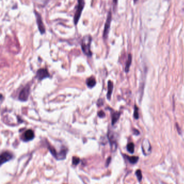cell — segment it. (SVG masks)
Instances as JSON below:
<instances>
[{"label": "cell", "instance_id": "1", "mask_svg": "<svg viewBox=\"0 0 184 184\" xmlns=\"http://www.w3.org/2000/svg\"><path fill=\"white\" fill-rule=\"evenodd\" d=\"M92 42V37L90 35L84 36L82 40L81 48L83 52L88 57L92 56V51L91 50V44Z\"/></svg>", "mask_w": 184, "mask_h": 184}, {"label": "cell", "instance_id": "2", "mask_svg": "<svg viewBox=\"0 0 184 184\" xmlns=\"http://www.w3.org/2000/svg\"><path fill=\"white\" fill-rule=\"evenodd\" d=\"M85 6L84 0H78V4L76 7L75 14L74 15V22L75 25H77L80 20L82 12Z\"/></svg>", "mask_w": 184, "mask_h": 184}, {"label": "cell", "instance_id": "3", "mask_svg": "<svg viewBox=\"0 0 184 184\" xmlns=\"http://www.w3.org/2000/svg\"><path fill=\"white\" fill-rule=\"evenodd\" d=\"M112 21V14L111 11L108 12V16H107V20L105 22L104 25V29L103 31V37L104 39H107L108 37V33L110 29L111 22Z\"/></svg>", "mask_w": 184, "mask_h": 184}, {"label": "cell", "instance_id": "4", "mask_svg": "<svg viewBox=\"0 0 184 184\" xmlns=\"http://www.w3.org/2000/svg\"><path fill=\"white\" fill-rule=\"evenodd\" d=\"M30 88L29 85H27L25 88H23L19 94V99L22 102H25L28 100V97L30 94Z\"/></svg>", "mask_w": 184, "mask_h": 184}, {"label": "cell", "instance_id": "5", "mask_svg": "<svg viewBox=\"0 0 184 184\" xmlns=\"http://www.w3.org/2000/svg\"><path fill=\"white\" fill-rule=\"evenodd\" d=\"M34 13H35V17L36 19V22H37L39 31L41 34H44L45 33V28L44 27V23H43L41 15L39 14V13L36 11H34Z\"/></svg>", "mask_w": 184, "mask_h": 184}, {"label": "cell", "instance_id": "6", "mask_svg": "<svg viewBox=\"0 0 184 184\" xmlns=\"http://www.w3.org/2000/svg\"><path fill=\"white\" fill-rule=\"evenodd\" d=\"M141 149L144 154L145 155H149L151 152L152 147L149 140L147 139H144L142 142Z\"/></svg>", "mask_w": 184, "mask_h": 184}, {"label": "cell", "instance_id": "7", "mask_svg": "<svg viewBox=\"0 0 184 184\" xmlns=\"http://www.w3.org/2000/svg\"><path fill=\"white\" fill-rule=\"evenodd\" d=\"M50 75L48 70L42 68L37 70L36 77L39 80H41L43 79H45L46 78L50 77Z\"/></svg>", "mask_w": 184, "mask_h": 184}, {"label": "cell", "instance_id": "8", "mask_svg": "<svg viewBox=\"0 0 184 184\" xmlns=\"http://www.w3.org/2000/svg\"><path fill=\"white\" fill-rule=\"evenodd\" d=\"M13 157V155L12 154H10V152H3L1 154V160H0V163H1V165H2L4 164L6 162H8L9 160L12 159Z\"/></svg>", "mask_w": 184, "mask_h": 184}, {"label": "cell", "instance_id": "9", "mask_svg": "<svg viewBox=\"0 0 184 184\" xmlns=\"http://www.w3.org/2000/svg\"><path fill=\"white\" fill-rule=\"evenodd\" d=\"M34 138V133L33 130H28L25 132L23 139L25 140V141H28L33 140Z\"/></svg>", "mask_w": 184, "mask_h": 184}, {"label": "cell", "instance_id": "10", "mask_svg": "<svg viewBox=\"0 0 184 184\" xmlns=\"http://www.w3.org/2000/svg\"><path fill=\"white\" fill-rule=\"evenodd\" d=\"M86 83L87 86L89 88H94L96 84V81L94 77H91L88 78L86 80Z\"/></svg>", "mask_w": 184, "mask_h": 184}, {"label": "cell", "instance_id": "11", "mask_svg": "<svg viewBox=\"0 0 184 184\" xmlns=\"http://www.w3.org/2000/svg\"><path fill=\"white\" fill-rule=\"evenodd\" d=\"M113 83L111 80H109L108 82V91L107 96V98L108 99V100H110L111 99V94L113 92Z\"/></svg>", "mask_w": 184, "mask_h": 184}, {"label": "cell", "instance_id": "12", "mask_svg": "<svg viewBox=\"0 0 184 184\" xmlns=\"http://www.w3.org/2000/svg\"><path fill=\"white\" fill-rule=\"evenodd\" d=\"M121 116V113L115 112L112 115V125H113L118 121Z\"/></svg>", "mask_w": 184, "mask_h": 184}, {"label": "cell", "instance_id": "13", "mask_svg": "<svg viewBox=\"0 0 184 184\" xmlns=\"http://www.w3.org/2000/svg\"><path fill=\"white\" fill-rule=\"evenodd\" d=\"M132 56L131 54H129L128 55V58H127V61L126 63V66H125V71L126 72H128L130 69V67L131 66V63H132Z\"/></svg>", "mask_w": 184, "mask_h": 184}, {"label": "cell", "instance_id": "14", "mask_svg": "<svg viewBox=\"0 0 184 184\" xmlns=\"http://www.w3.org/2000/svg\"><path fill=\"white\" fill-rule=\"evenodd\" d=\"M127 159L129 160V162L131 163V164H135L137 163V162L138 161L139 158L138 157H136V156H132V157H130L128 155H125Z\"/></svg>", "mask_w": 184, "mask_h": 184}, {"label": "cell", "instance_id": "15", "mask_svg": "<svg viewBox=\"0 0 184 184\" xmlns=\"http://www.w3.org/2000/svg\"><path fill=\"white\" fill-rule=\"evenodd\" d=\"M67 151L66 150H62L61 152L59 154H57V156L56 158H57L58 160L64 159L66 158L67 155Z\"/></svg>", "mask_w": 184, "mask_h": 184}, {"label": "cell", "instance_id": "16", "mask_svg": "<svg viewBox=\"0 0 184 184\" xmlns=\"http://www.w3.org/2000/svg\"><path fill=\"white\" fill-rule=\"evenodd\" d=\"M127 150L130 154H133L135 151V145L133 143H130L127 145Z\"/></svg>", "mask_w": 184, "mask_h": 184}, {"label": "cell", "instance_id": "17", "mask_svg": "<svg viewBox=\"0 0 184 184\" xmlns=\"http://www.w3.org/2000/svg\"><path fill=\"white\" fill-rule=\"evenodd\" d=\"M80 159L79 158L76 157H74L72 158V163L74 165H77L80 163Z\"/></svg>", "mask_w": 184, "mask_h": 184}, {"label": "cell", "instance_id": "18", "mask_svg": "<svg viewBox=\"0 0 184 184\" xmlns=\"http://www.w3.org/2000/svg\"><path fill=\"white\" fill-rule=\"evenodd\" d=\"M136 174L137 176V179L139 180V182H140L142 179V174H141V171L140 170H137L136 172Z\"/></svg>", "mask_w": 184, "mask_h": 184}, {"label": "cell", "instance_id": "19", "mask_svg": "<svg viewBox=\"0 0 184 184\" xmlns=\"http://www.w3.org/2000/svg\"><path fill=\"white\" fill-rule=\"evenodd\" d=\"M134 117L136 119L139 118V113H138V108L135 105V111H134Z\"/></svg>", "mask_w": 184, "mask_h": 184}, {"label": "cell", "instance_id": "20", "mask_svg": "<svg viewBox=\"0 0 184 184\" xmlns=\"http://www.w3.org/2000/svg\"><path fill=\"white\" fill-rule=\"evenodd\" d=\"M98 117H99L100 118H104L105 116V113L104 111H100L98 113Z\"/></svg>", "mask_w": 184, "mask_h": 184}, {"label": "cell", "instance_id": "21", "mask_svg": "<svg viewBox=\"0 0 184 184\" xmlns=\"http://www.w3.org/2000/svg\"><path fill=\"white\" fill-rule=\"evenodd\" d=\"M103 103V100L102 99H99L98 100V102H97V105H98V106H99V107L102 106L101 104H100V103Z\"/></svg>", "mask_w": 184, "mask_h": 184}, {"label": "cell", "instance_id": "22", "mask_svg": "<svg viewBox=\"0 0 184 184\" xmlns=\"http://www.w3.org/2000/svg\"><path fill=\"white\" fill-rule=\"evenodd\" d=\"M133 131H134L133 133H134V134H135V135H139V133H139V132L138 130H136V129H134V130H133Z\"/></svg>", "mask_w": 184, "mask_h": 184}, {"label": "cell", "instance_id": "23", "mask_svg": "<svg viewBox=\"0 0 184 184\" xmlns=\"http://www.w3.org/2000/svg\"><path fill=\"white\" fill-rule=\"evenodd\" d=\"M110 161L111 157H109L108 158V160H107V166L108 165V164H109V163H110Z\"/></svg>", "mask_w": 184, "mask_h": 184}, {"label": "cell", "instance_id": "24", "mask_svg": "<svg viewBox=\"0 0 184 184\" xmlns=\"http://www.w3.org/2000/svg\"><path fill=\"white\" fill-rule=\"evenodd\" d=\"M117 2H118V0H113V3H114L115 6H116L117 3Z\"/></svg>", "mask_w": 184, "mask_h": 184}, {"label": "cell", "instance_id": "25", "mask_svg": "<svg viewBox=\"0 0 184 184\" xmlns=\"http://www.w3.org/2000/svg\"><path fill=\"white\" fill-rule=\"evenodd\" d=\"M134 1H135V2H137V0H134Z\"/></svg>", "mask_w": 184, "mask_h": 184}]
</instances>
